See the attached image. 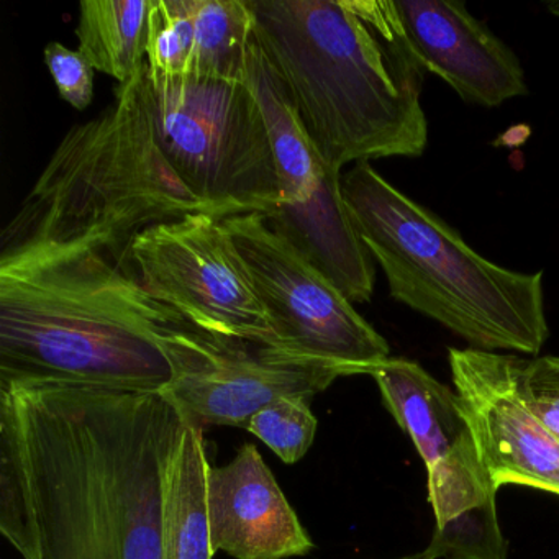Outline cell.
<instances>
[{"mask_svg": "<svg viewBox=\"0 0 559 559\" xmlns=\"http://www.w3.org/2000/svg\"><path fill=\"white\" fill-rule=\"evenodd\" d=\"M185 420L162 392L0 382V533L22 559H163Z\"/></svg>", "mask_w": 559, "mask_h": 559, "instance_id": "1", "label": "cell"}, {"mask_svg": "<svg viewBox=\"0 0 559 559\" xmlns=\"http://www.w3.org/2000/svg\"><path fill=\"white\" fill-rule=\"evenodd\" d=\"M254 37L332 171L418 158L428 143L425 70L395 0H248Z\"/></svg>", "mask_w": 559, "mask_h": 559, "instance_id": "2", "label": "cell"}, {"mask_svg": "<svg viewBox=\"0 0 559 559\" xmlns=\"http://www.w3.org/2000/svg\"><path fill=\"white\" fill-rule=\"evenodd\" d=\"M186 323L100 248L2 243L0 382L162 392L173 381L163 336Z\"/></svg>", "mask_w": 559, "mask_h": 559, "instance_id": "3", "label": "cell"}, {"mask_svg": "<svg viewBox=\"0 0 559 559\" xmlns=\"http://www.w3.org/2000/svg\"><path fill=\"white\" fill-rule=\"evenodd\" d=\"M353 227L391 296L483 352L538 356L549 338L543 273L507 270L382 178L371 163L342 176Z\"/></svg>", "mask_w": 559, "mask_h": 559, "instance_id": "4", "label": "cell"}, {"mask_svg": "<svg viewBox=\"0 0 559 559\" xmlns=\"http://www.w3.org/2000/svg\"><path fill=\"white\" fill-rule=\"evenodd\" d=\"M191 214L212 212L163 152L146 63L96 119L68 130L4 243L81 241L123 263L136 235Z\"/></svg>", "mask_w": 559, "mask_h": 559, "instance_id": "5", "label": "cell"}, {"mask_svg": "<svg viewBox=\"0 0 559 559\" xmlns=\"http://www.w3.org/2000/svg\"><path fill=\"white\" fill-rule=\"evenodd\" d=\"M150 90L163 152L214 217L276 214L280 173L250 84L150 74Z\"/></svg>", "mask_w": 559, "mask_h": 559, "instance_id": "6", "label": "cell"}, {"mask_svg": "<svg viewBox=\"0 0 559 559\" xmlns=\"http://www.w3.org/2000/svg\"><path fill=\"white\" fill-rule=\"evenodd\" d=\"M369 376L427 466L428 500L437 519L428 555L507 559V542L497 520V489L456 391L411 359L389 358Z\"/></svg>", "mask_w": 559, "mask_h": 559, "instance_id": "7", "label": "cell"}, {"mask_svg": "<svg viewBox=\"0 0 559 559\" xmlns=\"http://www.w3.org/2000/svg\"><path fill=\"white\" fill-rule=\"evenodd\" d=\"M276 336V348L345 376L371 374L388 342L352 300L261 214L222 218Z\"/></svg>", "mask_w": 559, "mask_h": 559, "instance_id": "8", "label": "cell"}, {"mask_svg": "<svg viewBox=\"0 0 559 559\" xmlns=\"http://www.w3.org/2000/svg\"><path fill=\"white\" fill-rule=\"evenodd\" d=\"M270 130L281 181V205L266 218L274 231L319 267L353 304L374 293V260L356 235L342 194V176L320 158L300 126L283 81L251 44L248 80Z\"/></svg>", "mask_w": 559, "mask_h": 559, "instance_id": "9", "label": "cell"}, {"mask_svg": "<svg viewBox=\"0 0 559 559\" xmlns=\"http://www.w3.org/2000/svg\"><path fill=\"white\" fill-rule=\"evenodd\" d=\"M130 263L143 289L189 325L276 346L266 312L221 218L191 214L133 238Z\"/></svg>", "mask_w": 559, "mask_h": 559, "instance_id": "10", "label": "cell"}, {"mask_svg": "<svg viewBox=\"0 0 559 559\" xmlns=\"http://www.w3.org/2000/svg\"><path fill=\"white\" fill-rule=\"evenodd\" d=\"M173 381L162 394L195 424L247 428L277 399L316 397L338 378V369L297 358L276 346L176 326L163 336Z\"/></svg>", "mask_w": 559, "mask_h": 559, "instance_id": "11", "label": "cell"}, {"mask_svg": "<svg viewBox=\"0 0 559 559\" xmlns=\"http://www.w3.org/2000/svg\"><path fill=\"white\" fill-rule=\"evenodd\" d=\"M448 358L454 391L496 489L515 484L559 496V440L523 397L525 359L474 348H450Z\"/></svg>", "mask_w": 559, "mask_h": 559, "instance_id": "12", "label": "cell"}, {"mask_svg": "<svg viewBox=\"0 0 559 559\" xmlns=\"http://www.w3.org/2000/svg\"><path fill=\"white\" fill-rule=\"evenodd\" d=\"M395 8L424 70L461 99L497 107L528 93L519 58L463 2L395 0Z\"/></svg>", "mask_w": 559, "mask_h": 559, "instance_id": "13", "label": "cell"}, {"mask_svg": "<svg viewBox=\"0 0 559 559\" xmlns=\"http://www.w3.org/2000/svg\"><path fill=\"white\" fill-rule=\"evenodd\" d=\"M207 512L214 551L235 559L309 555L313 542L253 443L225 466H209Z\"/></svg>", "mask_w": 559, "mask_h": 559, "instance_id": "14", "label": "cell"}, {"mask_svg": "<svg viewBox=\"0 0 559 559\" xmlns=\"http://www.w3.org/2000/svg\"><path fill=\"white\" fill-rule=\"evenodd\" d=\"M204 428L186 415L165 476L163 559H212Z\"/></svg>", "mask_w": 559, "mask_h": 559, "instance_id": "15", "label": "cell"}, {"mask_svg": "<svg viewBox=\"0 0 559 559\" xmlns=\"http://www.w3.org/2000/svg\"><path fill=\"white\" fill-rule=\"evenodd\" d=\"M153 0H83L76 37L91 67L119 84L145 67Z\"/></svg>", "mask_w": 559, "mask_h": 559, "instance_id": "16", "label": "cell"}, {"mask_svg": "<svg viewBox=\"0 0 559 559\" xmlns=\"http://www.w3.org/2000/svg\"><path fill=\"white\" fill-rule=\"evenodd\" d=\"M194 51L189 76L245 84L254 38L248 0H192Z\"/></svg>", "mask_w": 559, "mask_h": 559, "instance_id": "17", "label": "cell"}, {"mask_svg": "<svg viewBox=\"0 0 559 559\" xmlns=\"http://www.w3.org/2000/svg\"><path fill=\"white\" fill-rule=\"evenodd\" d=\"M194 51L192 0H153L146 63L156 78H188Z\"/></svg>", "mask_w": 559, "mask_h": 559, "instance_id": "18", "label": "cell"}, {"mask_svg": "<svg viewBox=\"0 0 559 559\" xmlns=\"http://www.w3.org/2000/svg\"><path fill=\"white\" fill-rule=\"evenodd\" d=\"M310 401L304 395L277 399L251 418L247 430L266 443L284 463H297L316 440L317 417Z\"/></svg>", "mask_w": 559, "mask_h": 559, "instance_id": "19", "label": "cell"}, {"mask_svg": "<svg viewBox=\"0 0 559 559\" xmlns=\"http://www.w3.org/2000/svg\"><path fill=\"white\" fill-rule=\"evenodd\" d=\"M45 63L57 84L58 93L73 109L86 110L94 99V68L80 50L58 41L45 48Z\"/></svg>", "mask_w": 559, "mask_h": 559, "instance_id": "20", "label": "cell"}, {"mask_svg": "<svg viewBox=\"0 0 559 559\" xmlns=\"http://www.w3.org/2000/svg\"><path fill=\"white\" fill-rule=\"evenodd\" d=\"M522 391L528 407L559 440V378L545 358L525 359Z\"/></svg>", "mask_w": 559, "mask_h": 559, "instance_id": "21", "label": "cell"}, {"mask_svg": "<svg viewBox=\"0 0 559 559\" xmlns=\"http://www.w3.org/2000/svg\"><path fill=\"white\" fill-rule=\"evenodd\" d=\"M545 358H546V362H548V365H549V368H551L552 371H555L559 378V358H558V356H545Z\"/></svg>", "mask_w": 559, "mask_h": 559, "instance_id": "22", "label": "cell"}, {"mask_svg": "<svg viewBox=\"0 0 559 559\" xmlns=\"http://www.w3.org/2000/svg\"><path fill=\"white\" fill-rule=\"evenodd\" d=\"M546 9H548L549 14L555 15V17H559V0L548 2V4H546Z\"/></svg>", "mask_w": 559, "mask_h": 559, "instance_id": "23", "label": "cell"}, {"mask_svg": "<svg viewBox=\"0 0 559 559\" xmlns=\"http://www.w3.org/2000/svg\"><path fill=\"white\" fill-rule=\"evenodd\" d=\"M397 559H431V556L428 555L427 549H424V551L415 552V555L402 556V558Z\"/></svg>", "mask_w": 559, "mask_h": 559, "instance_id": "24", "label": "cell"}, {"mask_svg": "<svg viewBox=\"0 0 559 559\" xmlns=\"http://www.w3.org/2000/svg\"><path fill=\"white\" fill-rule=\"evenodd\" d=\"M548 366H549V365H548ZM555 374H556V372H555ZM556 376H558V374H556Z\"/></svg>", "mask_w": 559, "mask_h": 559, "instance_id": "25", "label": "cell"}]
</instances>
